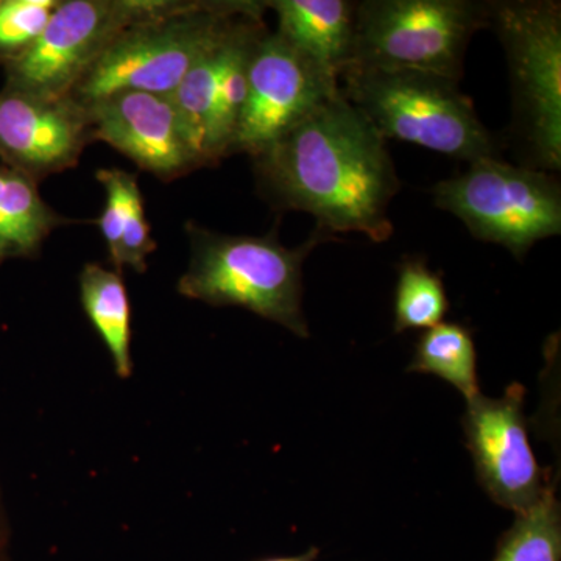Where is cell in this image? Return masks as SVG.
Instances as JSON below:
<instances>
[{
	"mask_svg": "<svg viewBox=\"0 0 561 561\" xmlns=\"http://www.w3.org/2000/svg\"><path fill=\"white\" fill-rule=\"evenodd\" d=\"M186 234L191 261L176 284L180 295L216 308H243L309 337L302 313V264L327 239L324 232L316 230L297 249L284 247L276 230L231 236L187 221Z\"/></svg>",
	"mask_w": 561,
	"mask_h": 561,
	"instance_id": "2",
	"label": "cell"
},
{
	"mask_svg": "<svg viewBox=\"0 0 561 561\" xmlns=\"http://www.w3.org/2000/svg\"><path fill=\"white\" fill-rule=\"evenodd\" d=\"M11 541V524L0 485V561H9Z\"/></svg>",
	"mask_w": 561,
	"mask_h": 561,
	"instance_id": "21",
	"label": "cell"
},
{
	"mask_svg": "<svg viewBox=\"0 0 561 561\" xmlns=\"http://www.w3.org/2000/svg\"><path fill=\"white\" fill-rule=\"evenodd\" d=\"M511 70L513 133L529 168H561V5L556 0L489 2Z\"/></svg>",
	"mask_w": 561,
	"mask_h": 561,
	"instance_id": "6",
	"label": "cell"
},
{
	"mask_svg": "<svg viewBox=\"0 0 561 561\" xmlns=\"http://www.w3.org/2000/svg\"><path fill=\"white\" fill-rule=\"evenodd\" d=\"M524 397L518 382L497 400L479 393L467 401L463 419L479 482L491 500L516 513L531 507L548 486V476L531 451Z\"/></svg>",
	"mask_w": 561,
	"mask_h": 561,
	"instance_id": "10",
	"label": "cell"
},
{
	"mask_svg": "<svg viewBox=\"0 0 561 561\" xmlns=\"http://www.w3.org/2000/svg\"><path fill=\"white\" fill-rule=\"evenodd\" d=\"M184 0H61L36 43L3 68L5 84L43 98H68L111 43Z\"/></svg>",
	"mask_w": 561,
	"mask_h": 561,
	"instance_id": "8",
	"label": "cell"
},
{
	"mask_svg": "<svg viewBox=\"0 0 561 561\" xmlns=\"http://www.w3.org/2000/svg\"><path fill=\"white\" fill-rule=\"evenodd\" d=\"M470 169L432 190L435 205L463 221L483 242L523 260L541 239L561 231L560 183L549 172L501 158L468 162Z\"/></svg>",
	"mask_w": 561,
	"mask_h": 561,
	"instance_id": "7",
	"label": "cell"
},
{
	"mask_svg": "<svg viewBox=\"0 0 561 561\" xmlns=\"http://www.w3.org/2000/svg\"><path fill=\"white\" fill-rule=\"evenodd\" d=\"M83 105L94 142L108 144L140 171L171 183L205 168L171 95L119 91Z\"/></svg>",
	"mask_w": 561,
	"mask_h": 561,
	"instance_id": "11",
	"label": "cell"
},
{
	"mask_svg": "<svg viewBox=\"0 0 561 561\" xmlns=\"http://www.w3.org/2000/svg\"><path fill=\"white\" fill-rule=\"evenodd\" d=\"M61 0H0V66L21 58L44 32Z\"/></svg>",
	"mask_w": 561,
	"mask_h": 561,
	"instance_id": "20",
	"label": "cell"
},
{
	"mask_svg": "<svg viewBox=\"0 0 561 561\" xmlns=\"http://www.w3.org/2000/svg\"><path fill=\"white\" fill-rule=\"evenodd\" d=\"M92 142L90 114L72 95L0 90V164L41 183L79 165Z\"/></svg>",
	"mask_w": 561,
	"mask_h": 561,
	"instance_id": "12",
	"label": "cell"
},
{
	"mask_svg": "<svg viewBox=\"0 0 561 561\" xmlns=\"http://www.w3.org/2000/svg\"><path fill=\"white\" fill-rule=\"evenodd\" d=\"M408 371L438 376L456 387L467 401L481 393L474 341L463 324L442 321L424 331Z\"/></svg>",
	"mask_w": 561,
	"mask_h": 561,
	"instance_id": "16",
	"label": "cell"
},
{
	"mask_svg": "<svg viewBox=\"0 0 561 561\" xmlns=\"http://www.w3.org/2000/svg\"><path fill=\"white\" fill-rule=\"evenodd\" d=\"M79 286L83 311L108 348L114 371L131 378V306L122 273L90 262L81 268Z\"/></svg>",
	"mask_w": 561,
	"mask_h": 561,
	"instance_id": "15",
	"label": "cell"
},
{
	"mask_svg": "<svg viewBox=\"0 0 561 561\" xmlns=\"http://www.w3.org/2000/svg\"><path fill=\"white\" fill-rule=\"evenodd\" d=\"M275 208L316 217L321 232L393 234L389 206L400 190L386 139L341 91L253 158Z\"/></svg>",
	"mask_w": 561,
	"mask_h": 561,
	"instance_id": "1",
	"label": "cell"
},
{
	"mask_svg": "<svg viewBox=\"0 0 561 561\" xmlns=\"http://www.w3.org/2000/svg\"><path fill=\"white\" fill-rule=\"evenodd\" d=\"M264 5L254 0H184L179 10L122 32L70 95L81 103L119 91L171 95L239 14Z\"/></svg>",
	"mask_w": 561,
	"mask_h": 561,
	"instance_id": "4",
	"label": "cell"
},
{
	"mask_svg": "<svg viewBox=\"0 0 561 561\" xmlns=\"http://www.w3.org/2000/svg\"><path fill=\"white\" fill-rule=\"evenodd\" d=\"M95 180L105 191V206L95 224L101 227L103 241L108 250V260L117 272L122 238L127 230L136 203L142 201L138 175L121 169H99Z\"/></svg>",
	"mask_w": 561,
	"mask_h": 561,
	"instance_id": "19",
	"label": "cell"
},
{
	"mask_svg": "<svg viewBox=\"0 0 561 561\" xmlns=\"http://www.w3.org/2000/svg\"><path fill=\"white\" fill-rule=\"evenodd\" d=\"M76 219L57 213L39 194V183L0 164V265L35 260L51 232Z\"/></svg>",
	"mask_w": 561,
	"mask_h": 561,
	"instance_id": "14",
	"label": "cell"
},
{
	"mask_svg": "<svg viewBox=\"0 0 561 561\" xmlns=\"http://www.w3.org/2000/svg\"><path fill=\"white\" fill-rule=\"evenodd\" d=\"M383 139L415 144L456 160L500 158L496 139L459 81L408 70L346 69L339 84Z\"/></svg>",
	"mask_w": 561,
	"mask_h": 561,
	"instance_id": "3",
	"label": "cell"
},
{
	"mask_svg": "<svg viewBox=\"0 0 561 561\" xmlns=\"http://www.w3.org/2000/svg\"><path fill=\"white\" fill-rule=\"evenodd\" d=\"M339 91V81L324 76L283 36L265 33L251 55L247 98L231 157H256Z\"/></svg>",
	"mask_w": 561,
	"mask_h": 561,
	"instance_id": "9",
	"label": "cell"
},
{
	"mask_svg": "<svg viewBox=\"0 0 561 561\" xmlns=\"http://www.w3.org/2000/svg\"><path fill=\"white\" fill-rule=\"evenodd\" d=\"M278 16V35L331 80L348 68L354 41L356 3L348 0H268Z\"/></svg>",
	"mask_w": 561,
	"mask_h": 561,
	"instance_id": "13",
	"label": "cell"
},
{
	"mask_svg": "<svg viewBox=\"0 0 561 561\" xmlns=\"http://www.w3.org/2000/svg\"><path fill=\"white\" fill-rule=\"evenodd\" d=\"M448 309L442 273L432 272L424 257H404L394 291V332L430 330L442 323Z\"/></svg>",
	"mask_w": 561,
	"mask_h": 561,
	"instance_id": "18",
	"label": "cell"
},
{
	"mask_svg": "<svg viewBox=\"0 0 561 561\" xmlns=\"http://www.w3.org/2000/svg\"><path fill=\"white\" fill-rule=\"evenodd\" d=\"M493 561H561V512L556 483L502 534Z\"/></svg>",
	"mask_w": 561,
	"mask_h": 561,
	"instance_id": "17",
	"label": "cell"
},
{
	"mask_svg": "<svg viewBox=\"0 0 561 561\" xmlns=\"http://www.w3.org/2000/svg\"><path fill=\"white\" fill-rule=\"evenodd\" d=\"M482 28H489V2H356L353 51L346 69L408 70L460 81L468 44Z\"/></svg>",
	"mask_w": 561,
	"mask_h": 561,
	"instance_id": "5",
	"label": "cell"
},
{
	"mask_svg": "<svg viewBox=\"0 0 561 561\" xmlns=\"http://www.w3.org/2000/svg\"><path fill=\"white\" fill-rule=\"evenodd\" d=\"M320 549L311 548L308 552L301 553V556L295 557H273V559H264L260 561H316L319 557Z\"/></svg>",
	"mask_w": 561,
	"mask_h": 561,
	"instance_id": "22",
	"label": "cell"
}]
</instances>
